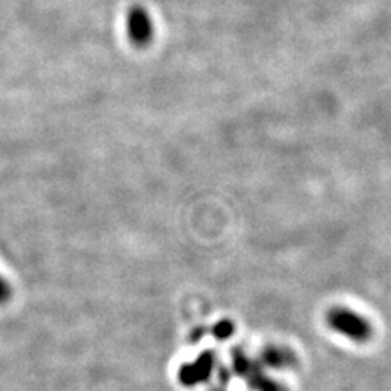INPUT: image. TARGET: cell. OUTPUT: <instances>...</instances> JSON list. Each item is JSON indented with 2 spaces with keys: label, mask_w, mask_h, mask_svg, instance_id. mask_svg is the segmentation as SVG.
I'll use <instances>...</instances> for the list:
<instances>
[{
  "label": "cell",
  "mask_w": 391,
  "mask_h": 391,
  "mask_svg": "<svg viewBox=\"0 0 391 391\" xmlns=\"http://www.w3.org/2000/svg\"><path fill=\"white\" fill-rule=\"evenodd\" d=\"M10 297H12V287H10V284L0 276V305L7 303Z\"/></svg>",
  "instance_id": "cell-3"
},
{
  "label": "cell",
  "mask_w": 391,
  "mask_h": 391,
  "mask_svg": "<svg viewBox=\"0 0 391 391\" xmlns=\"http://www.w3.org/2000/svg\"><path fill=\"white\" fill-rule=\"evenodd\" d=\"M126 30L134 46L144 47L150 45L153 37V21L147 10L139 5L129 8L126 17Z\"/></svg>",
  "instance_id": "cell-1"
},
{
  "label": "cell",
  "mask_w": 391,
  "mask_h": 391,
  "mask_svg": "<svg viewBox=\"0 0 391 391\" xmlns=\"http://www.w3.org/2000/svg\"><path fill=\"white\" fill-rule=\"evenodd\" d=\"M333 323L336 325V328H339L341 331H346V333H349L356 337H362L366 334V328H363V325L354 317V315H349L346 312L336 313Z\"/></svg>",
  "instance_id": "cell-2"
}]
</instances>
